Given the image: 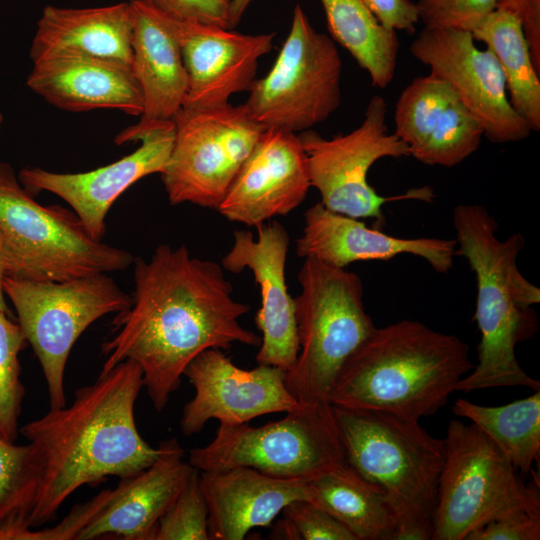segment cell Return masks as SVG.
<instances>
[{
  "instance_id": "cell-1",
  "label": "cell",
  "mask_w": 540,
  "mask_h": 540,
  "mask_svg": "<svg viewBox=\"0 0 540 540\" xmlns=\"http://www.w3.org/2000/svg\"><path fill=\"white\" fill-rule=\"evenodd\" d=\"M129 309L113 320L117 333L101 345L100 374L125 360L142 370L157 412L165 409L187 365L201 352L234 343L259 346L261 337L239 319L248 304L233 298L223 267L191 256L186 246H158L149 260H134Z\"/></svg>"
},
{
  "instance_id": "cell-2",
  "label": "cell",
  "mask_w": 540,
  "mask_h": 540,
  "mask_svg": "<svg viewBox=\"0 0 540 540\" xmlns=\"http://www.w3.org/2000/svg\"><path fill=\"white\" fill-rule=\"evenodd\" d=\"M143 386L139 365L122 361L76 390L68 407L50 408L19 429L33 445L40 468L30 528L55 520L63 503L82 486L110 476L130 477L157 459L159 447L141 437L135 422Z\"/></svg>"
},
{
  "instance_id": "cell-3",
  "label": "cell",
  "mask_w": 540,
  "mask_h": 540,
  "mask_svg": "<svg viewBox=\"0 0 540 540\" xmlns=\"http://www.w3.org/2000/svg\"><path fill=\"white\" fill-rule=\"evenodd\" d=\"M455 255L464 257L477 283L473 320L480 331L478 363L455 391L524 386L540 391V382L524 372L515 356L516 345L529 339L538 327L532 306L540 302V289L517 266L525 246L521 233L505 240L496 233L498 223L478 204H460L453 211Z\"/></svg>"
},
{
  "instance_id": "cell-4",
  "label": "cell",
  "mask_w": 540,
  "mask_h": 540,
  "mask_svg": "<svg viewBox=\"0 0 540 540\" xmlns=\"http://www.w3.org/2000/svg\"><path fill=\"white\" fill-rule=\"evenodd\" d=\"M473 367L469 346L457 336L401 320L376 328L351 355L329 402L419 421L443 407Z\"/></svg>"
},
{
  "instance_id": "cell-5",
  "label": "cell",
  "mask_w": 540,
  "mask_h": 540,
  "mask_svg": "<svg viewBox=\"0 0 540 540\" xmlns=\"http://www.w3.org/2000/svg\"><path fill=\"white\" fill-rule=\"evenodd\" d=\"M332 408L346 463L380 487L393 510L390 540L432 539L444 439L431 436L418 420L393 413Z\"/></svg>"
},
{
  "instance_id": "cell-6",
  "label": "cell",
  "mask_w": 540,
  "mask_h": 540,
  "mask_svg": "<svg viewBox=\"0 0 540 540\" xmlns=\"http://www.w3.org/2000/svg\"><path fill=\"white\" fill-rule=\"evenodd\" d=\"M304 259L294 298L299 352L285 385L301 405H311L329 402L341 369L377 327L365 311L356 273Z\"/></svg>"
},
{
  "instance_id": "cell-7",
  "label": "cell",
  "mask_w": 540,
  "mask_h": 540,
  "mask_svg": "<svg viewBox=\"0 0 540 540\" xmlns=\"http://www.w3.org/2000/svg\"><path fill=\"white\" fill-rule=\"evenodd\" d=\"M0 232L7 250V275L64 281L123 271L135 257L93 239L77 215L59 205H42L0 161Z\"/></svg>"
},
{
  "instance_id": "cell-8",
  "label": "cell",
  "mask_w": 540,
  "mask_h": 540,
  "mask_svg": "<svg viewBox=\"0 0 540 540\" xmlns=\"http://www.w3.org/2000/svg\"><path fill=\"white\" fill-rule=\"evenodd\" d=\"M433 515L432 540H466L486 523L540 503L539 480L525 485L497 445L475 424L449 422Z\"/></svg>"
},
{
  "instance_id": "cell-9",
  "label": "cell",
  "mask_w": 540,
  "mask_h": 540,
  "mask_svg": "<svg viewBox=\"0 0 540 540\" xmlns=\"http://www.w3.org/2000/svg\"><path fill=\"white\" fill-rule=\"evenodd\" d=\"M195 469L248 467L282 479L310 480L345 463L339 429L329 402L301 405L262 426L220 423L213 440L189 451Z\"/></svg>"
},
{
  "instance_id": "cell-10",
  "label": "cell",
  "mask_w": 540,
  "mask_h": 540,
  "mask_svg": "<svg viewBox=\"0 0 540 540\" xmlns=\"http://www.w3.org/2000/svg\"><path fill=\"white\" fill-rule=\"evenodd\" d=\"M3 291L41 365L50 408L64 407L65 368L73 345L101 317L129 309L132 296L107 273L64 281L6 275Z\"/></svg>"
},
{
  "instance_id": "cell-11",
  "label": "cell",
  "mask_w": 540,
  "mask_h": 540,
  "mask_svg": "<svg viewBox=\"0 0 540 540\" xmlns=\"http://www.w3.org/2000/svg\"><path fill=\"white\" fill-rule=\"evenodd\" d=\"M341 75L335 41L317 32L297 4L272 68L254 81L244 105L264 129L300 133L325 121L339 107Z\"/></svg>"
},
{
  "instance_id": "cell-12",
  "label": "cell",
  "mask_w": 540,
  "mask_h": 540,
  "mask_svg": "<svg viewBox=\"0 0 540 540\" xmlns=\"http://www.w3.org/2000/svg\"><path fill=\"white\" fill-rule=\"evenodd\" d=\"M387 103L372 97L362 123L347 134L330 139L313 130L298 133L307 158L311 187L317 189L328 210L352 218H373L377 229L386 224L382 206L396 200L431 202L429 186L411 189L396 196H382L368 182L372 165L385 157H408V145L387 126Z\"/></svg>"
},
{
  "instance_id": "cell-13",
  "label": "cell",
  "mask_w": 540,
  "mask_h": 540,
  "mask_svg": "<svg viewBox=\"0 0 540 540\" xmlns=\"http://www.w3.org/2000/svg\"><path fill=\"white\" fill-rule=\"evenodd\" d=\"M172 122L173 145L160 174L170 204L217 209L265 129L244 104L181 108Z\"/></svg>"
},
{
  "instance_id": "cell-14",
  "label": "cell",
  "mask_w": 540,
  "mask_h": 540,
  "mask_svg": "<svg viewBox=\"0 0 540 540\" xmlns=\"http://www.w3.org/2000/svg\"><path fill=\"white\" fill-rule=\"evenodd\" d=\"M474 41L468 31L424 27L410 52L431 75L450 84L488 140L502 144L526 139L532 130L510 104L496 56Z\"/></svg>"
},
{
  "instance_id": "cell-15",
  "label": "cell",
  "mask_w": 540,
  "mask_h": 540,
  "mask_svg": "<svg viewBox=\"0 0 540 540\" xmlns=\"http://www.w3.org/2000/svg\"><path fill=\"white\" fill-rule=\"evenodd\" d=\"M285 374L280 368L261 364L251 370L242 369L221 349L201 352L183 373L195 394L183 408L182 434L200 433L211 419L242 424L262 415L299 408L301 404L285 385Z\"/></svg>"
},
{
  "instance_id": "cell-16",
  "label": "cell",
  "mask_w": 540,
  "mask_h": 540,
  "mask_svg": "<svg viewBox=\"0 0 540 540\" xmlns=\"http://www.w3.org/2000/svg\"><path fill=\"white\" fill-rule=\"evenodd\" d=\"M257 238L248 230L234 232L231 249L221 266L231 273L249 269L260 288L261 307L255 324L261 332L256 361L288 371L299 352L295 299L288 292L285 266L290 238L277 221L256 227Z\"/></svg>"
},
{
  "instance_id": "cell-17",
  "label": "cell",
  "mask_w": 540,
  "mask_h": 540,
  "mask_svg": "<svg viewBox=\"0 0 540 540\" xmlns=\"http://www.w3.org/2000/svg\"><path fill=\"white\" fill-rule=\"evenodd\" d=\"M158 12L179 43L188 74L182 108L221 107L232 95L250 91L260 57L272 49L274 32L242 34Z\"/></svg>"
},
{
  "instance_id": "cell-18",
  "label": "cell",
  "mask_w": 540,
  "mask_h": 540,
  "mask_svg": "<svg viewBox=\"0 0 540 540\" xmlns=\"http://www.w3.org/2000/svg\"><path fill=\"white\" fill-rule=\"evenodd\" d=\"M174 140L173 122L144 133L141 145L131 154L97 169L81 173H56L39 167L23 168L17 175L32 195L47 191L64 200L87 233L101 241L105 218L113 203L130 186L155 173L168 162Z\"/></svg>"
},
{
  "instance_id": "cell-19",
  "label": "cell",
  "mask_w": 540,
  "mask_h": 540,
  "mask_svg": "<svg viewBox=\"0 0 540 540\" xmlns=\"http://www.w3.org/2000/svg\"><path fill=\"white\" fill-rule=\"evenodd\" d=\"M311 187L297 134L265 129L217 210L227 220L257 227L297 208Z\"/></svg>"
},
{
  "instance_id": "cell-20",
  "label": "cell",
  "mask_w": 540,
  "mask_h": 540,
  "mask_svg": "<svg viewBox=\"0 0 540 540\" xmlns=\"http://www.w3.org/2000/svg\"><path fill=\"white\" fill-rule=\"evenodd\" d=\"M394 133L419 162L453 167L480 146L483 130L455 90L431 74L415 78L401 93Z\"/></svg>"
},
{
  "instance_id": "cell-21",
  "label": "cell",
  "mask_w": 540,
  "mask_h": 540,
  "mask_svg": "<svg viewBox=\"0 0 540 540\" xmlns=\"http://www.w3.org/2000/svg\"><path fill=\"white\" fill-rule=\"evenodd\" d=\"M304 219L302 235L296 241L297 255L314 257L335 267L410 254L424 259L434 271L447 273L456 256L455 239L391 236L356 218L332 212L321 202L308 208Z\"/></svg>"
},
{
  "instance_id": "cell-22",
  "label": "cell",
  "mask_w": 540,
  "mask_h": 540,
  "mask_svg": "<svg viewBox=\"0 0 540 540\" xmlns=\"http://www.w3.org/2000/svg\"><path fill=\"white\" fill-rule=\"evenodd\" d=\"M132 69L141 89L140 120L121 131L117 144L136 142L146 132L172 122L188 92V74L179 43L161 14L142 0H131Z\"/></svg>"
},
{
  "instance_id": "cell-23",
  "label": "cell",
  "mask_w": 540,
  "mask_h": 540,
  "mask_svg": "<svg viewBox=\"0 0 540 540\" xmlns=\"http://www.w3.org/2000/svg\"><path fill=\"white\" fill-rule=\"evenodd\" d=\"M158 447L160 453L150 466L120 479L109 502L77 540H153L160 517L194 470L176 438Z\"/></svg>"
},
{
  "instance_id": "cell-24",
  "label": "cell",
  "mask_w": 540,
  "mask_h": 540,
  "mask_svg": "<svg viewBox=\"0 0 540 540\" xmlns=\"http://www.w3.org/2000/svg\"><path fill=\"white\" fill-rule=\"evenodd\" d=\"M27 87L66 111L115 109L140 117L143 98L132 66L111 59L57 56L33 63Z\"/></svg>"
},
{
  "instance_id": "cell-25",
  "label": "cell",
  "mask_w": 540,
  "mask_h": 540,
  "mask_svg": "<svg viewBox=\"0 0 540 540\" xmlns=\"http://www.w3.org/2000/svg\"><path fill=\"white\" fill-rule=\"evenodd\" d=\"M210 540H242L268 527L292 501L311 499L309 480L282 479L248 467L200 471Z\"/></svg>"
},
{
  "instance_id": "cell-26",
  "label": "cell",
  "mask_w": 540,
  "mask_h": 540,
  "mask_svg": "<svg viewBox=\"0 0 540 540\" xmlns=\"http://www.w3.org/2000/svg\"><path fill=\"white\" fill-rule=\"evenodd\" d=\"M131 3L93 8L47 5L37 22L32 62L57 56L111 59L132 66Z\"/></svg>"
},
{
  "instance_id": "cell-27",
  "label": "cell",
  "mask_w": 540,
  "mask_h": 540,
  "mask_svg": "<svg viewBox=\"0 0 540 540\" xmlns=\"http://www.w3.org/2000/svg\"><path fill=\"white\" fill-rule=\"evenodd\" d=\"M311 501L344 525L356 540H390L395 515L384 491L346 462L309 480Z\"/></svg>"
},
{
  "instance_id": "cell-28",
  "label": "cell",
  "mask_w": 540,
  "mask_h": 540,
  "mask_svg": "<svg viewBox=\"0 0 540 540\" xmlns=\"http://www.w3.org/2000/svg\"><path fill=\"white\" fill-rule=\"evenodd\" d=\"M496 56L506 80L510 104L532 132L540 130V79L520 20L495 9L471 32Z\"/></svg>"
},
{
  "instance_id": "cell-29",
  "label": "cell",
  "mask_w": 540,
  "mask_h": 540,
  "mask_svg": "<svg viewBox=\"0 0 540 540\" xmlns=\"http://www.w3.org/2000/svg\"><path fill=\"white\" fill-rule=\"evenodd\" d=\"M320 2L331 38L369 74L373 86H388L394 78L399 49L396 32L386 31L364 0Z\"/></svg>"
},
{
  "instance_id": "cell-30",
  "label": "cell",
  "mask_w": 540,
  "mask_h": 540,
  "mask_svg": "<svg viewBox=\"0 0 540 540\" xmlns=\"http://www.w3.org/2000/svg\"><path fill=\"white\" fill-rule=\"evenodd\" d=\"M456 416L479 427L521 473L532 471L540 459V391L503 406H483L457 399Z\"/></svg>"
},
{
  "instance_id": "cell-31",
  "label": "cell",
  "mask_w": 540,
  "mask_h": 540,
  "mask_svg": "<svg viewBox=\"0 0 540 540\" xmlns=\"http://www.w3.org/2000/svg\"><path fill=\"white\" fill-rule=\"evenodd\" d=\"M39 479L33 445H16L0 437V540H16L30 529Z\"/></svg>"
},
{
  "instance_id": "cell-32",
  "label": "cell",
  "mask_w": 540,
  "mask_h": 540,
  "mask_svg": "<svg viewBox=\"0 0 540 540\" xmlns=\"http://www.w3.org/2000/svg\"><path fill=\"white\" fill-rule=\"evenodd\" d=\"M27 340L18 323L0 311V437L15 442L26 393L19 355Z\"/></svg>"
},
{
  "instance_id": "cell-33",
  "label": "cell",
  "mask_w": 540,
  "mask_h": 540,
  "mask_svg": "<svg viewBox=\"0 0 540 540\" xmlns=\"http://www.w3.org/2000/svg\"><path fill=\"white\" fill-rule=\"evenodd\" d=\"M208 517L200 471L194 468L160 517L153 540H210Z\"/></svg>"
},
{
  "instance_id": "cell-34",
  "label": "cell",
  "mask_w": 540,
  "mask_h": 540,
  "mask_svg": "<svg viewBox=\"0 0 540 540\" xmlns=\"http://www.w3.org/2000/svg\"><path fill=\"white\" fill-rule=\"evenodd\" d=\"M277 522V536L289 540H356L331 514L306 499L289 503Z\"/></svg>"
},
{
  "instance_id": "cell-35",
  "label": "cell",
  "mask_w": 540,
  "mask_h": 540,
  "mask_svg": "<svg viewBox=\"0 0 540 540\" xmlns=\"http://www.w3.org/2000/svg\"><path fill=\"white\" fill-rule=\"evenodd\" d=\"M498 0H419L424 27L472 32L496 9Z\"/></svg>"
},
{
  "instance_id": "cell-36",
  "label": "cell",
  "mask_w": 540,
  "mask_h": 540,
  "mask_svg": "<svg viewBox=\"0 0 540 540\" xmlns=\"http://www.w3.org/2000/svg\"><path fill=\"white\" fill-rule=\"evenodd\" d=\"M540 503L496 518L468 535L466 540H538Z\"/></svg>"
},
{
  "instance_id": "cell-37",
  "label": "cell",
  "mask_w": 540,
  "mask_h": 540,
  "mask_svg": "<svg viewBox=\"0 0 540 540\" xmlns=\"http://www.w3.org/2000/svg\"><path fill=\"white\" fill-rule=\"evenodd\" d=\"M113 489L102 490L89 501L73 507L70 513L52 528H30L16 540H77L79 533L97 516L112 497Z\"/></svg>"
},
{
  "instance_id": "cell-38",
  "label": "cell",
  "mask_w": 540,
  "mask_h": 540,
  "mask_svg": "<svg viewBox=\"0 0 540 540\" xmlns=\"http://www.w3.org/2000/svg\"><path fill=\"white\" fill-rule=\"evenodd\" d=\"M173 18L230 28L232 0H142Z\"/></svg>"
},
{
  "instance_id": "cell-39",
  "label": "cell",
  "mask_w": 540,
  "mask_h": 540,
  "mask_svg": "<svg viewBox=\"0 0 540 540\" xmlns=\"http://www.w3.org/2000/svg\"><path fill=\"white\" fill-rule=\"evenodd\" d=\"M378 23L389 32L413 31L420 20L417 5L409 0H364Z\"/></svg>"
},
{
  "instance_id": "cell-40",
  "label": "cell",
  "mask_w": 540,
  "mask_h": 540,
  "mask_svg": "<svg viewBox=\"0 0 540 540\" xmlns=\"http://www.w3.org/2000/svg\"><path fill=\"white\" fill-rule=\"evenodd\" d=\"M496 9L508 11L520 20L535 69L540 75V0H498Z\"/></svg>"
},
{
  "instance_id": "cell-41",
  "label": "cell",
  "mask_w": 540,
  "mask_h": 540,
  "mask_svg": "<svg viewBox=\"0 0 540 540\" xmlns=\"http://www.w3.org/2000/svg\"><path fill=\"white\" fill-rule=\"evenodd\" d=\"M8 262H7V250L4 238L0 232V311L4 312L8 316L12 317L10 308L7 305L5 294L3 291V280L7 275Z\"/></svg>"
},
{
  "instance_id": "cell-42",
  "label": "cell",
  "mask_w": 540,
  "mask_h": 540,
  "mask_svg": "<svg viewBox=\"0 0 540 540\" xmlns=\"http://www.w3.org/2000/svg\"><path fill=\"white\" fill-rule=\"evenodd\" d=\"M253 0H232L230 8V28L233 29L236 27L244 13L246 12L248 6Z\"/></svg>"
},
{
  "instance_id": "cell-43",
  "label": "cell",
  "mask_w": 540,
  "mask_h": 540,
  "mask_svg": "<svg viewBox=\"0 0 540 540\" xmlns=\"http://www.w3.org/2000/svg\"><path fill=\"white\" fill-rule=\"evenodd\" d=\"M3 120H4V117H3V114H2V112L0 110V133H1V126H2Z\"/></svg>"
}]
</instances>
